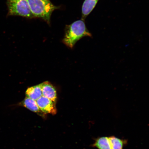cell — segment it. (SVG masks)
<instances>
[{
	"instance_id": "obj_4",
	"label": "cell",
	"mask_w": 149,
	"mask_h": 149,
	"mask_svg": "<svg viewBox=\"0 0 149 149\" xmlns=\"http://www.w3.org/2000/svg\"><path fill=\"white\" fill-rule=\"evenodd\" d=\"M36 101L39 108L46 114L55 115L57 113L55 102L49 99L42 96Z\"/></svg>"
},
{
	"instance_id": "obj_7",
	"label": "cell",
	"mask_w": 149,
	"mask_h": 149,
	"mask_svg": "<svg viewBox=\"0 0 149 149\" xmlns=\"http://www.w3.org/2000/svg\"><path fill=\"white\" fill-rule=\"evenodd\" d=\"M26 95L27 97L37 100L42 96V84L28 88Z\"/></svg>"
},
{
	"instance_id": "obj_3",
	"label": "cell",
	"mask_w": 149,
	"mask_h": 149,
	"mask_svg": "<svg viewBox=\"0 0 149 149\" xmlns=\"http://www.w3.org/2000/svg\"><path fill=\"white\" fill-rule=\"evenodd\" d=\"M9 16H18L28 18H34L28 0H7Z\"/></svg>"
},
{
	"instance_id": "obj_5",
	"label": "cell",
	"mask_w": 149,
	"mask_h": 149,
	"mask_svg": "<svg viewBox=\"0 0 149 149\" xmlns=\"http://www.w3.org/2000/svg\"><path fill=\"white\" fill-rule=\"evenodd\" d=\"M41 84L42 96L56 102L57 100V94L54 87L48 81Z\"/></svg>"
},
{
	"instance_id": "obj_1",
	"label": "cell",
	"mask_w": 149,
	"mask_h": 149,
	"mask_svg": "<svg viewBox=\"0 0 149 149\" xmlns=\"http://www.w3.org/2000/svg\"><path fill=\"white\" fill-rule=\"evenodd\" d=\"M86 36L91 37L92 35L87 29L84 20H78L66 26L63 42L66 46L72 48L78 41Z\"/></svg>"
},
{
	"instance_id": "obj_2",
	"label": "cell",
	"mask_w": 149,
	"mask_h": 149,
	"mask_svg": "<svg viewBox=\"0 0 149 149\" xmlns=\"http://www.w3.org/2000/svg\"><path fill=\"white\" fill-rule=\"evenodd\" d=\"M30 8L34 17L42 18L48 24L52 13L59 7L55 6L50 0H28Z\"/></svg>"
},
{
	"instance_id": "obj_6",
	"label": "cell",
	"mask_w": 149,
	"mask_h": 149,
	"mask_svg": "<svg viewBox=\"0 0 149 149\" xmlns=\"http://www.w3.org/2000/svg\"><path fill=\"white\" fill-rule=\"evenodd\" d=\"M21 105L33 112L36 113L43 118L46 117V113L42 111L39 108L36 100L31 99L29 97H26L21 103Z\"/></svg>"
},
{
	"instance_id": "obj_9",
	"label": "cell",
	"mask_w": 149,
	"mask_h": 149,
	"mask_svg": "<svg viewBox=\"0 0 149 149\" xmlns=\"http://www.w3.org/2000/svg\"><path fill=\"white\" fill-rule=\"evenodd\" d=\"M93 146L98 149H111L110 141L108 137H101L96 139Z\"/></svg>"
},
{
	"instance_id": "obj_8",
	"label": "cell",
	"mask_w": 149,
	"mask_h": 149,
	"mask_svg": "<svg viewBox=\"0 0 149 149\" xmlns=\"http://www.w3.org/2000/svg\"><path fill=\"white\" fill-rule=\"evenodd\" d=\"M100 0H85L82 7V18L84 19L91 13Z\"/></svg>"
},
{
	"instance_id": "obj_10",
	"label": "cell",
	"mask_w": 149,
	"mask_h": 149,
	"mask_svg": "<svg viewBox=\"0 0 149 149\" xmlns=\"http://www.w3.org/2000/svg\"><path fill=\"white\" fill-rule=\"evenodd\" d=\"M111 149H123L127 144V140L121 139L111 136L109 137Z\"/></svg>"
}]
</instances>
